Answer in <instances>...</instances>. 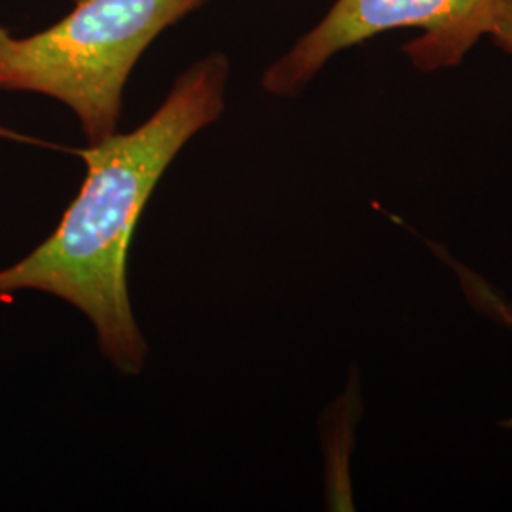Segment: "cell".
Returning a JSON list of instances; mask_svg holds the SVG:
<instances>
[{"label": "cell", "instance_id": "1", "mask_svg": "<svg viewBox=\"0 0 512 512\" xmlns=\"http://www.w3.org/2000/svg\"><path fill=\"white\" fill-rule=\"evenodd\" d=\"M230 61L211 52L175 80L139 128L78 150L86 177L52 236L0 270V294L37 291L82 311L101 353L122 374H139L148 346L128 289V253L137 220L186 143L224 112Z\"/></svg>", "mask_w": 512, "mask_h": 512}, {"label": "cell", "instance_id": "2", "mask_svg": "<svg viewBox=\"0 0 512 512\" xmlns=\"http://www.w3.org/2000/svg\"><path fill=\"white\" fill-rule=\"evenodd\" d=\"M209 0H73L29 37L0 25V92L37 93L73 110L88 145L118 131L129 76L150 44Z\"/></svg>", "mask_w": 512, "mask_h": 512}, {"label": "cell", "instance_id": "3", "mask_svg": "<svg viewBox=\"0 0 512 512\" xmlns=\"http://www.w3.org/2000/svg\"><path fill=\"white\" fill-rule=\"evenodd\" d=\"M499 0H336L325 18L262 74V88L294 97L334 55L397 29L421 35L404 54L421 73L456 67L490 33Z\"/></svg>", "mask_w": 512, "mask_h": 512}, {"label": "cell", "instance_id": "4", "mask_svg": "<svg viewBox=\"0 0 512 512\" xmlns=\"http://www.w3.org/2000/svg\"><path fill=\"white\" fill-rule=\"evenodd\" d=\"M488 37H492L499 50L512 57V0H499Z\"/></svg>", "mask_w": 512, "mask_h": 512}, {"label": "cell", "instance_id": "5", "mask_svg": "<svg viewBox=\"0 0 512 512\" xmlns=\"http://www.w3.org/2000/svg\"><path fill=\"white\" fill-rule=\"evenodd\" d=\"M501 425H503V427H512V418L511 420L503 421Z\"/></svg>", "mask_w": 512, "mask_h": 512}]
</instances>
